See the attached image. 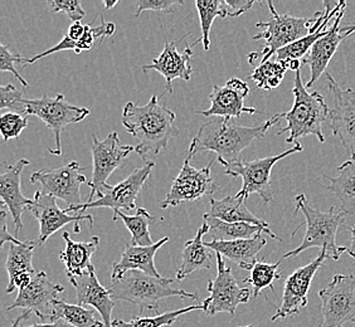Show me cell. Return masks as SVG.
<instances>
[{"label":"cell","mask_w":355,"mask_h":327,"mask_svg":"<svg viewBox=\"0 0 355 327\" xmlns=\"http://www.w3.org/2000/svg\"><path fill=\"white\" fill-rule=\"evenodd\" d=\"M285 117V112L276 114L265 123L254 126H242L232 118L212 117L199 127L198 134L193 139L187 159H193L199 152L212 151L217 154V161L225 168L237 163L241 152L266 135L273 125Z\"/></svg>","instance_id":"6da1fadb"},{"label":"cell","mask_w":355,"mask_h":327,"mask_svg":"<svg viewBox=\"0 0 355 327\" xmlns=\"http://www.w3.org/2000/svg\"><path fill=\"white\" fill-rule=\"evenodd\" d=\"M175 118V112L160 103L157 95L144 106L126 103L121 115L123 127L137 140L135 152L144 160L169 149V143L180 132Z\"/></svg>","instance_id":"7a4b0ae2"},{"label":"cell","mask_w":355,"mask_h":327,"mask_svg":"<svg viewBox=\"0 0 355 327\" xmlns=\"http://www.w3.org/2000/svg\"><path fill=\"white\" fill-rule=\"evenodd\" d=\"M295 217L301 211L306 220V232L301 245L290 252L285 253L282 259L296 257L305 252L309 248H321V251L328 253L329 258L338 259L343 253L348 252L347 247L336 245V236L339 228L345 227L347 214L340 209L331 206L329 211H322L311 206L305 194L295 197Z\"/></svg>","instance_id":"3957f363"},{"label":"cell","mask_w":355,"mask_h":327,"mask_svg":"<svg viewBox=\"0 0 355 327\" xmlns=\"http://www.w3.org/2000/svg\"><path fill=\"white\" fill-rule=\"evenodd\" d=\"M174 281L164 277H151L140 271L125 273L120 280L112 281L110 290L115 301L131 302L139 306L140 316L149 312L159 315L160 301L169 297H183L197 300L198 294L173 287Z\"/></svg>","instance_id":"277c9868"},{"label":"cell","mask_w":355,"mask_h":327,"mask_svg":"<svg viewBox=\"0 0 355 327\" xmlns=\"http://www.w3.org/2000/svg\"><path fill=\"white\" fill-rule=\"evenodd\" d=\"M294 105L288 112H285L287 125L279 130L277 135L288 132L286 143H297L300 137L314 135L319 143H325L322 134L324 123L330 115L328 103L319 92H309L301 77V69L295 72Z\"/></svg>","instance_id":"5b68a950"},{"label":"cell","mask_w":355,"mask_h":327,"mask_svg":"<svg viewBox=\"0 0 355 327\" xmlns=\"http://www.w3.org/2000/svg\"><path fill=\"white\" fill-rule=\"evenodd\" d=\"M267 6L271 12V18L267 21H259L256 27L261 30L253 35V41H265L266 46L261 53H251L248 55V62L253 64L260 57V63L271 60L280 49L299 41L313 30L321 12H316L311 18H299L288 14H279L272 1H267Z\"/></svg>","instance_id":"8992f818"},{"label":"cell","mask_w":355,"mask_h":327,"mask_svg":"<svg viewBox=\"0 0 355 327\" xmlns=\"http://www.w3.org/2000/svg\"><path fill=\"white\" fill-rule=\"evenodd\" d=\"M304 150L301 143H295L294 148L281 152L279 155L262 157L252 161L239 160L237 163L225 168V175L233 177H242L243 184L241 191L234 195L236 198L247 200L250 195L259 194L263 204L272 202L273 195L271 191V173L273 166L282 159Z\"/></svg>","instance_id":"52a82bcc"},{"label":"cell","mask_w":355,"mask_h":327,"mask_svg":"<svg viewBox=\"0 0 355 327\" xmlns=\"http://www.w3.org/2000/svg\"><path fill=\"white\" fill-rule=\"evenodd\" d=\"M92 152V179L89 182L91 188L89 199L86 203H92L95 195L101 198L111 185H109L110 175L119 168H123L128 163V157L135 152V146L121 145L119 134L111 132L103 140H98L96 135H92L91 143Z\"/></svg>","instance_id":"ba28073f"},{"label":"cell","mask_w":355,"mask_h":327,"mask_svg":"<svg viewBox=\"0 0 355 327\" xmlns=\"http://www.w3.org/2000/svg\"><path fill=\"white\" fill-rule=\"evenodd\" d=\"M37 116L47 125L48 129L53 132L55 139V149L48 151L55 155H62V131L72 125L83 121L89 115V109L86 107H77L75 105L66 101L64 96L57 95L55 97L43 96L41 98L27 100V117Z\"/></svg>","instance_id":"9c48e42d"},{"label":"cell","mask_w":355,"mask_h":327,"mask_svg":"<svg viewBox=\"0 0 355 327\" xmlns=\"http://www.w3.org/2000/svg\"><path fill=\"white\" fill-rule=\"evenodd\" d=\"M321 324L319 327H343L355 322V276L335 274L328 286L319 291Z\"/></svg>","instance_id":"30bf717a"},{"label":"cell","mask_w":355,"mask_h":327,"mask_svg":"<svg viewBox=\"0 0 355 327\" xmlns=\"http://www.w3.org/2000/svg\"><path fill=\"white\" fill-rule=\"evenodd\" d=\"M217 258V277L209 281L208 292L209 297L205 299V312L208 316L225 312L234 315L241 303H248L252 296V290L248 287H241L239 281L233 276L232 269L225 266V259L216 253Z\"/></svg>","instance_id":"8fae6325"},{"label":"cell","mask_w":355,"mask_h":327,"mask_svg":"<svg viewBox=\"0 0 355 327\" xmlns=\"http://www.w3.org/2000/svg\"><path fill=\"white\" fill-rule=\"evenodd\" d=\"M214 161L208 164L205 168L197 169L189 164V159H185L183 168L179 171V175L173 180L171 191L160 203V208L168 209L182 203L196 202L218 191L219 185L211 175V168Z\"/></svg>","instance_id":"7c38bea8"},{"label":"cell","mask_w":355,"mask_h":327,"mask_svg":"<svg viewBox=\"0 0 355 327\" xmlns=\"http://www.w3.org/2000/svg\"><path fill=\"white\" fill-rule=\"evenodd\" d=\"M155 168L154 161H146L144 166L135 169L121 183L110 186L101 198L96 199L92 203H83L78 206H69L66 211H83L94 208H111L112 211H131L137 208V199L143 191L144 185L149 180L151 171Z\"/></svg>","instance_id":"4fadbf2b"},{"label":"cell","mask_w":355,"mask_h":327,"mask_svg":"<svg viewBox=\"0 0 355 327\" xmlns=\"http://www.w3.org/2000/svg\"><path fill=\"white\" fill-rule=\"evenodd\" d=\"M83 169L77 161L63 165L61 168L35 171L31 177V183L42 185V193L61 199L69 206L83 204L81 200V185L89 184L83 175Z\"/></svg>","instance_id":"5bb4252c"},{"label":"cell","mask_w":355,"mask_h":327,"mask_svg":"<svg viewBox=\"0 0 355 327\" xmlns=\"http://www.w3.org/2000/svg\"><path fill=\"white\" fill-rule=\"evenodd\" d=\"M328 258V253L320 251L318 258L311 260L306 266L297 268L287 277L280 307H277L276 312L271 317L272 322L280 319H286L293 315L300 314L301 310L308 306V296L311 282L321 267L327 263Z\"/></svg>","instance_id":"9a60e30c"},{"label":"cell","mask_w":355,"mask_h":327,"mask_svg":"<svg viewBox=\"0 0 355 327\" xmlns=\"http://www.w3.org/2000/svg\"><path fill=\"white\" fill-rule=\"evenodd\" d=\"M327 80L329 89L334 96V107L330 109L329 115V127L355 161V89H343L329 73Z\"/></svg>","instance_id":"2e32d148"},{"label":"cell","mask_w":355,"mask_h":327,"mask_svg":"<svg viewBox=\"0 0 355 327\" xmlns=\"http://www.w3.org/2000/svg\"><path fill=\"white\" fill-rule=\"evenodd\" d=\"M28 211L35 215L40 223V236L35 240L37 247H41L47 242L51 236L58 232L64 225L75 223V233H80V223L87 220L92 228L94 217L91 214H76L71 215L66 209H60L57 205V199L53 195L37 191L33 198V204L28 208Z\"/></svg>","instance_id":"e0dca14e"},{"label":"cell","mask_w":355,"mask_h":327,"mask_svg":"<svg viewBox=\"0 0 355 327\" xmlns=\"http://www.w3.org/2000/svg\"><path fill=\"white\" fill-rule=\"evenodd\" d=\"M62 292H64V287L48 280L47 273L41 271L35 273L29 285L19 290L17 299L8 310H28L37 315L43 322H51L53 306L60 300Z\"/></svg>","instance_id":"ac0fdd59"},{"label":"cell","mask_w":355,"mask_h":327,"mask_svg":"<svg viewBox=\"0 0 355 327\" xmlns=\"http://www.w3.org/2000/svg\"><path fill=\"white\" fill-rule=\"evenodd\" d=\"M250 94V87L246 82L233 77L225 82V86L214 85L209 95L211 107L198 109L197 114L207 117H223V118H239L243 114H257L254 107L245 106V100Z\"/></svg>","instance_id":"d6986e66"},{"label":"cell","mask_w":355,"mask_h":327,"mask_svg":"<svg viewBox=\"0 0 355 327\" xmlns=\"http://www.w3.org/2000/svg\"><path fill=\"white\" fill-rule=\"evenodd\" d=\"M191 33L183 35L179 41L169 42L165 38L164 48L157 58L151 62L150 64L143 66L144 73L149 71H157V73L163 76L166 83V94H173V82L177 78L189 81L191 80L193 69H191V60L193 58V47L199 43L196 42L191 46H187L183 52L178 49V46L184 41Z\"/></svg>","instance_id":"ffe728a7"},{"label":"cell","mask_w":355,"mask_h":327,"mask_svg":"<svg viewBox=\"0 0 355 327\" xmlns=\"http://www.w3.org/2000/svg\"><path fill=\"white\" fill-rule=\"evenodd\" d=\"M324 12H321L319 19L316 21L313 30L306 37L301 38L299 41L294 42L293 44L282 48L276 53V61L281 62L286 66L287 69L291 71H299L302 66V60L309 55L311 48L314 47L315 43L322 38L328 33V26L330 21L336 18V15L342 12L343 9L347 8L345 1H324Z\"/></svg>","instance_id":"44dd1931"},{"label":"cell","mask_w":355,"mask_h":327,"mask_svg":"<svg viewBox=\"0 0 355 327\" xmlns=\"http://www.w3.org/2000/svg\"><path fill=\"white\" fill-rule=\"evenodd\" d=\"M345 14V9L336 15L334 24L329 28L328 33L316 42L309 55L302 60V64L310 67V80L306 83V89L313 87L315 82L320 78L328 69L329 63L333 60L338 48L347 37L355 33V24H348L340 28V21Z\"/></svg>","instance_id":"7402d4cb"},{"label":"cell","mask_w":355,"mask_h":327,"mask_svg":"<svg viewBox=\"0 0 355 327\" xmlns=\"http://www.w3.org/2000/svg\"><path fill=\"white\" fill-rule=\"evenodd\" d=\"M69 281L76 288L77 305L80 306L89 305L94 307L101 316L105 327H112L114 321L111 320V315L116 301L112 299L111 290L103 287L97 279L95 268L85 273L81 277L69 279Z\"/></svg>","instance_id":"603a6c76"},{"label":"cell","mask_w":355,"mask_h":327,"mask_svg":"<svg viewBox=\"0 0 355 327\" xmlns=\"http://www.w3.org/2000/svg\"><path fill=\"white\" fill-rule=\"evenodd\" d=\"M29 164L28 159H21L0 175L1 204L6 205L10 211L17 233H21L23 229V213L33 204V199L26 198L21 191V174Z\"/></svg>","instance_id":"cb8c5ba5"},{"label":"cell","mask_w":355,"mask_h":327,"mask_svg":"<svg viewBox=\"0 0 355 327\" xmlns=\"http://www.w3.org/2000/svg\"><path fill=\"white\" fill-rule=\"evenodd\" d=\"M168 242L169 237H164L149 247H137L128 243L125 245L121 259L112 265L111 280H120L125 273L130 271H140L157 279L162 277L160 273L157 272L154 260L157 251Z\"/></svg>","instance_id":"d4e9b609"},{"label":"cell","mask_w":355,"mask_h":327,"mask_svg":"<svg viewBox=\"0 0 355 327\" xmlns=\"http://www.w3.org/2000/svg\"><path fill=\"white\" fill-rule=\"evenodd\" d=\"M37 247L35 240H27L21 243H9V251H8L7 268L8 276H9V283H8L6 293L10 294L15 288L21 290L23 287L27 286L33 280L37 271L33 267V254L35 248Z\"/></svg>","instance_id":"484cf974"},{"label":"cell","mask_w":355,"mask_h":327,"mask_svg":"<svg viewBox=\"0 0 355 327\" xmlns=\"http://www.w3.org/2000/svg\"><path fill=\"white\" fill-rule=\"evenodd\" d=\"M205 247L219 253L222 257L230 259L239 265L245 271H251L254 263L259 260L257 256L267 245L262 234L250 239L239 240H211L205 242Z\"/></svg>","instance_id":"4316f807"},{"label":"cell","mask_w":355,"mask_h":327,"mask_svg":"<svg viewBox=\"0 0 355 327\" xmlns=\"http://www.w3.org/2000/svg\"><path fill=\"white\" fill-rule=\"evenodd\" d=\"M63 239L66 242V247L60 252V259L66 266L69 279L81 277L95 268L92 265V256L100 243V238L97 236L86 242H75L69 237V232H63Z\"/></svg>","instance_id":"83f0119b"},{"label":"cell","mask_w":355,"mask_h":327,"mask_svg":"<svg viewBox=\"0 0 355 327\" xmlns=\"http://www.w3.org/2000/svg\"><path fill=\"white\" fill-rule=\"evenodd\" d=\"M209 234V225L203 223L196 237L185 243L182 252V265L177 272L179 282L187 279L191 273L200 269H209L212 267V249L207 248L203 237Z\"/></svg>","instance_id":"f1b7e54d"},{"label":"cell","mask_w":355,"mask_h":327,"mask_svg":"<svg viewBox=\"0 0 355 327\" xmlns=\"http://www.w3.org/2000/svg\"><path fill=\"white\" fill-rule=\"evenodd\" d=\"M208 214L213 218L223 220L227 223H250L262 227L265 229H270L265 220L256 217L252 211L247 208L246 200L236 197H225L220 200L211 199V211H208Z\"/></svg>","instance_id":"f546056e"},{"label":"cell","mask_w":355,"mask_h":327,"mask_svg":"<svg viewBox=\"0 0 355 327\" xmlns=\"http://www.w3.org/2000/svg\"><path fill=\"white\" fill-rule=\"evenodd\" d=\"M339 175L336 177H325L330 182L327 186L329 191L335 198L340 202V211H344L347 215L355 214V161L348 160L343 163L339 168Z\"/></svg>","instance_id":"4dcf8cb0"},{"label":"cell","mask_w":355,"mask_h":327,"mask_svg":"<svg viewBox=\"0 0 355 327\" xmlns=\"http://www.w3.org/2000/svg\"><path fill=\"white\" fill-rule=\"evenodd\" d=\"M205 223L209 225V234H212L213 240H239V239H250L266 233L271 238L282 240L277 237L271 229H265L259 225L250 223H227L223 220L213 218L208 213L203 215Z\"/></svg>","instance_id":"1f68e13d"},{"label":"cell","mask_w":355,"mask_h":327,"mask_svg":"<svg viewBox=\"0 0 355 327\" xmlns=\"http://www.w3.org/2000/svg\"><path fill=\"white\" fill-rule=\"evenodd\" d=\"M117 219H121L128 231L130 232V245L137 247H149L154 245L149 227L155 220H160V218L151 215L145 208H139L135 215H128L121 211H114L112 220L116 222Z\"/></svg>","instance_id":"d6a6232c"},{"label":"cell","mask_w":355,"mask_h":327,"mask_svg":"<svg viewBox=\"0 0 355 327\" xmlns=\"http://www.w3.org/2000/svg\"><path fill=\"white\" fill-rule=\"evenodd\" d=\"M58 320L66 321L72 327H105L103 321L96 317L95 311L80 305H71L64 300L57 301L53 306L51 322Z\"/></svg>","instance_id":"836d02e7"},{"label":"cell","mask_w":355,"mask_h":327,"mask_svg":"<svg viewBox=\"0 0 355 327\" xmlns=\"http://www.w3.org/2000/svg\"><path fill=\"white\" fill-rule=\"evenodd\" d=\"M203 310L205 311V305H191V306L183 307L175 311H169L165 314L155 315V316H137L135 319L126 322V321L116 319L112 322V327H164L171 326L175 321L182 316V315L193 312Z\"/></svg>","instance_id":"e575fe53"},{"label":"cell","mask_w":355,"mask_h":327,"mask_svg":"<svg viewBox=\"0 0 355 327\" xmlns=\"http://www.w3.org/2000/svg\"><path fill=\"white\" fill-rule=\"evenodd\" d=\"M196 7L198 10L200 29H202L200 41L203 43L205 51H209L213 21L217 17H222V18L228 17L225 0H197Z\"/></svg>","instance_id":"d590c367"},{"label":"cell","mask_w":355,"mask_h":327,"mask_svg":"<svg viewBox=\"0 0 355 327\" xmlns=\"http://www.w3.org/2000/svg\"><path fill=\"white\" fill-rule=\"evenodd\" d=\"M282 263V259L277 260L276 263H267L265 259L257 260L250 271V277H247L243 282L250 283L252 286L253 297H259L261 292L265 288H271L275 292L273 282L280 280L281 274L279 272V267Z\"/></svg>","instance_id":"8d00e7d4"},{"label":"cell","mask_w":355,"mask_h":327,"mask_svg":"<svg viewBox=\"0 0 355 327\" xmlns=\"http://www.w3.org/2000/svg\"><path fill=\"white\" fill-rule=\"evenodd\" d=\"M288 71L285 64L276 60H268L260 63L256 69H253L250 76V80H252L256 86L263 91H271L277 89L284 80V77Z\"/></svg>","instance_id":"74e56055"},{"label":"cell","mask_w":355,"mask_h":327,"mask_svg":"<svg viewBox=\"0 0 355 327\" xmlns=\"http://www.w3.org/2000/svg\"><path fill=\"white\" fill-rule=\"evenodd\" d=\"M6 109L27 117V98H24V92L12 83L0 87V109Z\"/></svg>","instance_id":"f35d334b"},{"label":"cell","mask_w":355,"mask_h":327,"mask_svg":"<svg viewBox=\"0 0 355 327\" xmlns=\"http://www.w3.org/2000/svg\"><path fill=\"white\" fill-rule=\"evenodd\" d=\"M28 126V117L6 112L0 116V131L3 135V141L7 143L10 139H17Z\"/></svg>","instance_id":"ab89813d"},{"label":"cell","mask_w":355,"mask_h":327,"mask_svg":"<svg viewBox=\"0 0 355 327\" xmlns=\"http://www.w3.org/2000/svg\"><path fill=\"white\" fill-rule=\"evenodd\" d=\"M47 6L49 13H64L73 23L83 21L86 15L81 3L77 0H49Z\"/></svg>","instance_id":"60d3db41"},{"label":"cell","mask_w":355,"mask_h":327,"mask_svg":"<svg viewBox=\"0 0 355 327\" xmlns=\"http://www.w3.org/2000/svg\"><path fill=\"white\" fill-rule=\"evenodd\" d=\"M26 58H23L19 53H13L7 44H0V71L1 72H10L13 73L14 77L21 82L23 87H28V82L21 77V73L15 69V63L24 64Z\"/></svg>","instance_id":"b9f144b4"},{"label":"cell","mask_w":355,"mask_h":327,"mask_svg":"<svg viewBox=\"0 0 355 327\" xmlns=\"http://www.w3.org/2000/svg\"><path fill=\"white\" fill-rule=\"evenodd\" d=\"M183 4V0H140L137 3L135 17H140V14L146 10H153L157 13H171L175 12V7H180Z\"/></svg>","instance_id":"7bdbcfd3"},{"label":"cell","mask_w":355,"mask_h":327,"mask_svg":"<svg viewBox=\"0 0 355 327\" xmlns=\"http://www.w3.org/2000/svg\"><path fill=\"white\" fill-rule=\"evenodd\" d=\"M225 8L228 12L230 18H239L242 14L247 13L252 9L254 1H246V0H225Z\"/></svg>","instance_id":"ee69618b"},{"label":"cell","mask_w":355,"mask_h":327,"mask_svg":"<svg viewBox=\"0 0 355 327\" xmlns=\"http://www.w3.org/2000/svg\"><path fill=\"white\" fill-rule=\"evenodd\" d=\"M3 205V209L0 211V222H1V237H0V247H3V245H6L7 242L9 243H15V245H18V243H21V240H18V239L13 237L10 233L8 232V227H7V211H6V205Z\"/></svg>","instance_id":"f6af8a7d"},{"label":"cell","mask_w":355,"mask_h":327,"mask_svg":"<svg viewBox=\"0 0 355 327\" xmlns=\"http://www.w3.org/2000/svg\"><path fill=\"white\" fill-rule=\"evenodd\" d=\"M85 30H86V24H83L81 21H76V23H72L69 26L67 33L64 35L75 43V52L76 49H77V43L83 38V35H85Z\"/></svg>","instance_id":"bcb514c9"},{"label":"cell","mask_w":355,"mask_h":327,"mask_svg":"<svg viewBox=\"0 0 355 327\" xmlns=\"http://www.w3.org/2000/svg\"><path fill=\"white\" fill-rule=\"evenodd\" d=\"M19 327H72L69 325L66 321L58 320L55 322H41V324H33L29 326H19Z\"/></svg>","instance_id":"7dc6e473"},{"label":"cell","mask_w":355,"mask_h":327,"mask_svg":"<svg viewBox=\"0 0 355 327\" xmlns=\"http://www.w3.org/2000/svg\"><path fill=\"white\" fill-rule=\"evenodd\" d=\"M32 314L33 312H31V311H28V310H24L23 312H21L15 320H14L13 325H12V327H19V325H21V322H23L24 320H27V319H29L31 316H32Z\"/></svg>","instance_id":"c3c4849f"},{"label":"cell","mask_w":355,"mask_h":327,"mask_svg":"<svg viewBox=\"0 0 355 327\" xmlns=\"http://www.w3.org/2000/svg\"><path fill=\"white\" fill-rule=\"evenodd\" d=\"M348 229L352 233V245H350V248H348V252L347 253H348L350 257H353L355 259V227H352V228H348Z\"/></svg>","instance_id":"681fc988"},{"label":"cell","mask_w":355,"mask_h":327,"mask_svg":"<svg viewBox=\"0 0 355 327\" xmlns=\"http://www.w3.org/2000/svg\"><path fill=\"white\" fill-rule=\"evenodd\" d=\"M103 7L106 10H110V9H112V8L116 7L117 4H119V1L115 0V1H107V0H103Z\"/></svg>","instance_id":"f907efd6"},{"label":"cell","mask_w":355,"mask_h":327,"mask_svg":"<svg viewBox=\"0 0 355 327\" xmlns=\"http://www.w3.org/2000/svg\"><path fill=\"white\" fill-rule=\"evenodd\" d=\"M239 327H253L252 325H248V326H239Z\"/></svg>","instance_id":"816d5d0a"},{"label":"cell","mask_w":355,"mask_h":327,"mask_svg":"<svg viewBox=\"0 0 355 327\" xmlns=\"http://www.w3.org/2000/svg\"><path fill=\"white\" fill-rule=\"evenodd\" d=\"M354 266H355V259H354Z\"/></svg>","instance_id":"f5cc1de1"}]
</instances>
